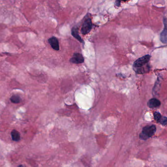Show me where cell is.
Instances as JSON below:
<instances>
[{"instance_id":"cell-11","label":"cell","mask_w":167,"mask_h":167,"mask_svg":"<svg viewBox=\"0 0 167 167\" xmlns=\"http://www.w3.org/2000/svg\"><path fill=\"white\" fill-rule=\"evenodd\" d=\"M160 79H158L157 81L155 83V85H154V88L153 89V92H154V93H156L157 92H158V91H159V87H160Z\"/></svg>"},{"instance_id":"cell-14","label":"cell","mask_w":167,"mask_h":167,"mask_svg":"<svg viewBox=\"0 0 167 167\" xmlns=\"http://www.w3.org/2000/svg\"><path fill=\"white\" fill-rule=\"evenodd\" d=\"M115 5L116 6H119L120 5V1H116L115 2Z\"/></svg>"},{"instance_id":"cell-12","label":"cell","mask_w":167,"mask_h":167,"mask_svg":"<svg viewBox=\"0 0 167 167\" xmlns=\"http://www.w3.org/2000/svg\"><path fill=\"white\" fill-rule=\"evenodd\" d=\"M161 114L158 112H155L154 113V118L155 121H156L157 122H159L161 118H162Z\"/></svg>"},{"instance_id":"cell-1","label":"cell","mask_w":167,"mask_h":167,"mask_svg":"<svg viewBox=\"0 0 167 167\" xmlns=\"http://www.w3.org/2000/svg\"><path fill=\"white\" fill-rule=\"evenodd\" d=\"M151 56L149 54L145 55L134 61L133 69L137 74H144L149 72L150 66L149 64Z\"/></svg>"},{"instance_id":"cell-7","label":"cell","mask_w":167,"mask_h":167,"mask_svg":"<svg viewBox=\"0 0 167 167\" xmlns=\"http://www.w3.org/2000/svg\"><path fill=\"white\" fill-rule=\"evenodd\" d=\"M71 34L72 36L75 37L76 39H77L78 41L80 42L83 45H84V41L82 38L81 37V36L79 35L78 33V28L76 26L73 27L71 29Z\"/></svg>"},{"instance_id":"cell-10","label":"cell","mask_w":167,"mask_h":167,"mask_svg":"<svg viewBox=\"0 0 167 167\" xmlns=\"http://www.w3.org/2000/svg\"><path fill=\"white\" fill-rule=\"evenodd\" d=\"M10 100L13 103H19L21 102V98L18 95H13L10 97Z\"/></svg>"},{"instance_id":"cell-8","label":"cell","mask_w":167,"mask_h":167,"mask_svg":"<svg viewBox=\"0 0 167 167\" xmlns=\"http://www.w3.org/2000/svg\"><path fill=\"white\" fill-rule=\"evenodd\" d=\"M160 105L161 102L156 98H152L149 100V101L148 102V106L151 108H158L160 106Z\"/></svg>"},{"instance_id":"cell-2","label":"cell","mask_w":167,"mask_h":167,"mask_svg":"<svg viewBox=\"0 0 167 167\" xmlns=\"http://www.w3.org/2000/svg\"><path fill=\"white\" fill-rule=\"evenodd\" d=\"M156 131V127L155 125L146 126L144 127L142 133L140 134L139 137L142 140H147L149 138L152 137Z\"/></svg>"},{"instance_id":"cell-3","label":"cell","mask_w":167,"mask_h":167,"mask_svg":"<svg viewBox=\"0 0 167 167\" xmlns=\"http://www.w3.org/2000/svg\"><path fill=\"white\" fill-rule=\"evenodd\" d=\"M92 22L90 16L88 15H86L84 19L82 27L81 28V33L83 35L88 34L92 29Z\"/></svg>"},{"instance_id":"cell-5","label":"cell","mask_w":167,"mask_h":167,"mask_svg":"<svg viewBox=\"0 0 167 167\" xmlns=\"http://www.w3.org/2000/svg\"><path fill=\"white\" fill-rule=\"evenodd\" d=\"M164 25V29L161 32L160 36V39L163 44H167V19L164 18L163 20Z\"/></svg>"},{"instance_id":"cell-4","label":"cell","mask_w":167,"mask_h":167,"mask_svg":"<svg viewBox=\"0 0 167 167\" xmlns=\"http://www.w3.org/2000/svg\"><path fill=\"white\" fill-rule=\"evenodd\" d=\"M84 61L83 55L82 54L78 53H74L72 58L70 59V62L74 64H81Z\"/></svg>"},{"instance_id":"cell-15","label":"cell","mask_w":167,"mask_h":167,"mask_svg":"<svg viewBox=\"0 0 167 167\" xmlns=\"http://www.w3.org/2000/svg\"><path fill=\"white\" fill-rule=\"evenodd\" d=\"M18 167H25V166H23V165H19V166H18Z\"/></svg>"},{"instance_id":"cell-6","label":"cell","mask_w":167,"mask_h":167,"mask_svg":"<svg viewBox=\"0 0 167 167\" xmlns=\"http://www.w3.org/2000/svg\"><path fill=\"white\" fill-rule=\"evenodd\" d=\"M48 42L51 47L55 51L59 50V44L57 38L54 36H52L48 39Z\"/></svg>"},{"instance_id":"cell-13","label":"cell","mask_w":167,"mask_h":167,"mask_svg":"<svg viewBox=\"0 0 167 167\" xmlns=\"http://www.w3.org/2000/svg\"><path fill=\"white\" fill-rule=\"evenodd\" d=\"M159 123L162 125H166L167 124V117H162L160 121H159Z\"/></svg>"},{"instance_id":"cell-9","label":"cell","mask_w":167,"mask_h":167,"mask_svg":"<svg viewBox=\"0 0 167 167\" xmlns=\"http://www.w3.org/2000/svg\"><path fill=\"white\" fill-rule=\"evenodd\" d=\"M11 135L12 140L14 141H18L20 139V135L18 131L16 130H13L11 132Z\"/></svg>"}]
</instances>
